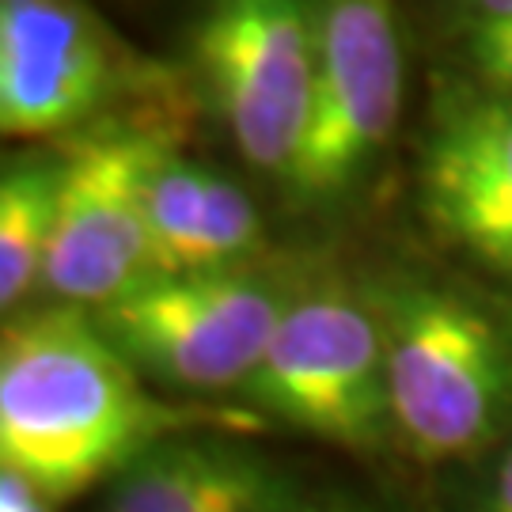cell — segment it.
<instances>
[{"mask_svg":"<svg viewBox=\"0 0 512 512\" xmlns=\"http://www.w3.org/2000/svg\"><path fill=\"white\" fill-rule=\"evenodd\" d=\"M88 308L50 304L4 323L0 467L65 501L114 478L152 440L179 433Z\"/></svg>","mask_w":512,"mask_h":512,"instance_id":"obj_1","label":"cell"},{"mask_svg":"<svg viewBox=\"0 0 512 512\" xmlns=\"http://www.w3.org/2000/svg\"><path fill=\"white\" fill-rule=\"evenodd\" d=\"M368 300L384 330L395 437L429 463L494 444L512 418V346L501 327L467 296L418 277Z\"/></svg>","mask_w":512,"mask_h":512,"instance_id":"obj_2","label":"cell"},{"mask_svg":"<svg viewBox=\"0 0 512 512\" xmlns=\"http://www.w3.org/2000/svg\"><path fill=\"white\" fill-rule=\"evenodd\" d=\"M293 296L281 281L243 266L148 277L92 315L148 384L217 395L247 387Z\"/></svg>","mask_w":512,"mask_h":512,"instance_id":"obj_3","label":"cell"},{"mask_svg":"<svg viewBox=\"0 0 512 512\" xmlns=\"http://www.w3.org/2000/svg\"><path fill=\"white\" fill-rule=\"evenodd\" d=\"M243 395L281 425L346 452L384 448L395 418L372 300L346 285L296 293Z\"/></svg>","mask_w":512,"mask_h":512,"instance_id":"obj_4","label":"cell"},{"mask_svg":"<svg viewBox=\"0 0 512 512\" xmlns=\"http://www.w3.org/2000/svg\"><path fill=\"white\" fill-rule=\"evenodd\" d=\"M190 54L205 107L239 156L285 186L315 88L311 0H205Z\"/></svg>","mask_w":512,"mask_h":512,"instance_id":"obj_5","label":"cell"},{"mask_svg":"<svg viewBox=\"0 0 512 512\" xmlns=\"http://www.w3.org/2000/svg\"><path fill=\"white\" fill-rule=\"evenodd\" d=\"M179 137L164 122L107 118L65 148V179L42 289L57 304L103 308L152 277L148 179Z\"/></svg>","mask_w":512,"mask_h":512,"instance_id":"obj_6","label":"cell"},{"mask_svg":"<svg viewBox=\"0 0 512 512\" xmlns=\"http://www.w3.org/2000/svg\"><path fill=\"white\" fill-rule=\"evenodd\" d=\"M315 88L289 198L327 205L365 179L403 118L406 57L395 0H311Z\"/></svg>","mask_w":512,"mask_h":512,"instance_id":"obj_7","label":"cell"},{"mask_svg":"<svg viewBox=\"0 0 512 512\" xmlns=\"http://www.w3.org/2000/svg\"><path fill=\"white\" fill-rule=\"evenodd\" d=\"M141 80L129 50L84 0L0 4V129L57 137L84 129Z\"/></svg>","mask_w":512,"mask_h":512,"instance_id":"obj_8","label":"cell"},{"mask_svg":"<svg viewBox=\"0 0 512 512\" xmlns=\"http://www.w3.org/2000/svg\"><path fill=\"white\" fill-rule=\"evenodd\" d=\"M418 183L433 232L512 277V95H448L425 133Z\"/></svg>","mask_w":512,"mask_h":512,"instance_id":"obj_9","label":"cell"},{"mask_svg":"<svg viewBox=\"0 0 512 512\" xmlns=\"http://www.w3.org/2000/svg\"><path fill=\"white\" fill-rule=\"evenodd\" d=\"M293 475L220 433H167L110 478L103 512H296Z\"/></svg>","mask_w":512,"mask_h":512,"instance_id":"obj_10","label":"cell"},{"mask_svg":"<svg viewBox=\"0 0 512 512\" xmlns=\"http://www.w3.org/2000/svg\"><path fill=\"white\" fill-rule=\"evenodd\" d=\"M148 251L152 277L243 270L262 251V217L243 186L175 145L148 179Z\"/></svg>","mask_w":512,"mask_h":512,"instance_id":"obj_11","label":"cell"},{"mask_svg":"<svg viewBox=\"0 0 512 512\" xmlns=\"http://www.w3.org/2000/svg\"><path fill=\"white\" fill-rule=\"evenodd\" d=\"M65 156L19 152L0 175V308H19L42 285L61 205Z\"/></svg>","mask_w":512,"mask_h":512,"instance_id":"obj_12","label":"cell"},{"mask_svg":"<svg viewBox=\"0 0 512 512\" xmlns=\"http://www.w3.org/2000/svg\"><path fill=\"white\" fill-rule=\"evenodd\" d=\"M467 50L490 92L512 95V19L471 27Z\"/></svg>","mask_w":512,"mask_h":512,"instance_id":"obj_13","label":"cell"},{"mask_svg":"<svg viewBox=\"0 0 512 512\" xmlns=\"http://www.w3.org/2000/svg\"><path fill=\"white\" fill-rule=\"evenodd\" d=\"M54 497L42 494L35 482L0 467V512H54Z\"/></svg>","mask_w":512,"mask_h":512,"instance_id":"obj_14","label":"cell"},{"mask_svg":"<svg viewBox=\"0 0 512 512\" xmlns=\"http://www.w3.org/2000/svg\"><path fill=\"white\" fill-rule=\"evenodd\" d=\"M482 512H512V448L501 456V463L490 475L486 497H482Z\"/></svg>","mask_w":512,"mask_h":512,"instance_id":"obj_15","label":"cell"},{"mask_svg":"<svg viewBox=\"0 0 512 512\" xmlns=\"http://www.w3.org/2000/svg\"><path fill=\"white\" fill-rule=\"evenodd\" d=\"M459 4H463V12L471 16V27L512 19V0H459Z\"/></svg>","mask_w":512,"mask_h":512,"instance_id":"obj_16","label":"cell"},{"mask_svg":"<svg viewBox=\"0 0 512 512\" xmlns=\"http://www.w3.org/2000/svg\"><path fill=\"white\" fill-rule=\"evenodd\" d=\"M296 512H368V509H353V505H300Z\"/></svg>","mask_w":512,"mask_h":512,"instance_id":"obj_17","label":"cell"}]
</instances>
